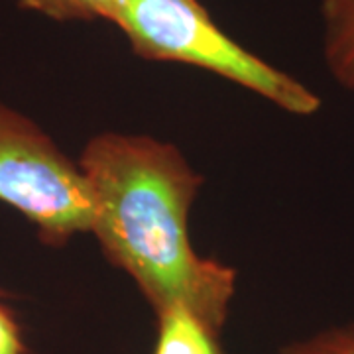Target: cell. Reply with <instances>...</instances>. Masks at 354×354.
I'll use <instances>...</instances> for the list:
<instances>
[{
  "label": "cell",
  "instance_id": "cell-8",
  "mask_svg": "<svg viewBox=\"0 0 354 354\" xmlns=\"http://www.w3.org/2000/svg\"><path fill=\"white\" fill-rule=\"evenodd\" d=\"M0 354H28L22 325L0 290Z\"/></svg>",
  "mask_w": 354,
  "mask_h": 354
},
{
  "label": "cell",
  "instance_id": "cell-3",
  "mask_svg": "<svg viewBox=\"0 0 354 354\" xmlns=\"http://www.w3.org/2000/svg\"><path fill=\"white\" fill-rule=\"evenodd\" d=\"M0 203L36 228L46 246L62 248L91 232L93 199L79 162L48 132L0 102Z\"/></svg>",
  "mask_w": 354,
  "mask_h": 354
},
{
  "label": "cell",
  "instance_id": "cell-2",
  "mask_svg": "<svg viewBox=\"0 0 354 354\" xmlns=\"http://www.w3.org/2000/svg\"><path fill=\"white\" fill-rule=\"evenodd\" d=\"M111 24L142 59L199 67L295 116H311L321 109L319 95L242 48L201 0H120Z\"/></svg>",
  "mask_w": 354,
  "mask_h": 354
},
{
  "label": "cell",
  "instance_id": "cell-1",
  "mask_svg": "<svg viewBox=\"0 0 354 354\" xmlns=\"http://www.w3.org/2000/svg\"><path fill=\"white\" fill-rule=\"evenodd\" d=\"M93 199L91 232L106 260L127 272L156 313L183 307L221 333L236 272L205 258L189 236L203 177L174 144L102 132L79 158Z\"/></svg>",
  "mask_w": 354,
  "mask_h": 354
},
{
  "label": "cell",
  "instance_id": "cell-7",
  "mask_svg": "<svg viewBox=\"0 0 354 354\" xmlns=\"http://www.w3.org/2000/svg\"><path fill=\"white\" fill-rule=\"evenodd\" d=\"M281 354H354V327H335L291 342Z\"/></svg>",
  "mask_w": 354,
  "mask_h": 354
},
{
  "label": "cell",
  "instance_id": "cell-6",
  "mask_svg": "<svg viewBox=\"0 0 354 354\" xmlns=\"http://www.w3.org/2000/svg\"><path fill=\"white\" fill-rule=\"evenodd\" d=\"M20 8L53 22H111L120 0H16Z\"/></svg>",
  "mask_w": 354,
  "mask_h": 354
},
{
  "label": "cell",
  "instance_id": "cell-5",
  "mask_svg": "<svg viewBox=\"0 0 354 354\" xmlns=\"http://www.w3.org/2000/svg\"><path fill=\"white\" fill-rule=\"evenodd\" d=\"M158 337L153 354H223L218 333L183 307L156 313Z\"/></svg>",
  "mask_w": 354,
  "mask_h": 354
},
{
  "label": "cell",
  "instance_id": "cell-4",
  "mask_svg": "<svg viewBox=\"0 0 354 354\" xmlns=\"http://www.w3.org/2000/svg\"><path fill=\"white\" fill-rule=\"evenodd\" d=\"M321 16L327 69L354 95V0H321Z\"/></svg>",
  "mask_w": 354,
  "mask_h": 354
}]
</instances>
